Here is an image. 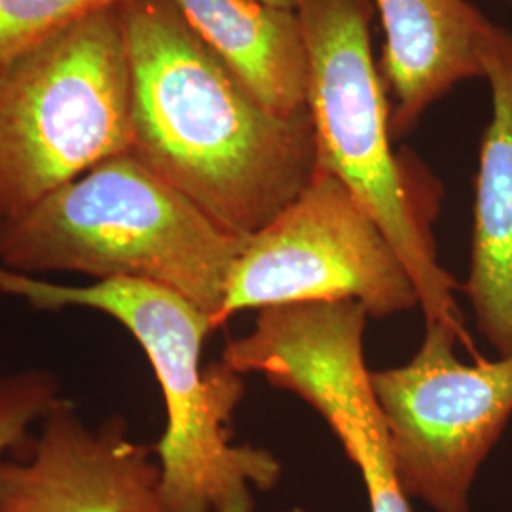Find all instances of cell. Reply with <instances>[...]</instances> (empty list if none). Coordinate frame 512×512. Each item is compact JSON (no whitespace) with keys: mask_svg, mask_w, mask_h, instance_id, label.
<instances>
[{"mask_svg":"<svg viewBox=\"0 0 512 512\" xmlns=\"http://www.w3.org/2000/svg\"><path fill=\"white\" fill-rule=\"evenodd\" d=\"M118 10L128 50L129 152L222 230L255 236L317 171L310 112L266 109L171 0H126Z\"/></svg>","mask_w":512,"mask_h":512,"instance_id":"obj_1","label":"cell"},{"mask_svg":"<svg viewBox=\"0 0 512 512\" xmlns=\"http://www.w3.org/2000/svg\"><path fill=\"white\" fill-rule=\"evenodd\" d=\"M0 294L37 310L88 308L116 319L139 342L164 395V435L154 446L160 497L167 512H253V488L270 490L281 476L266 450L232 444V418L245 393L243 374L222 361L202 366L207 311L165 287L110 279L63 285L0 266Z\"/></svg>","mask_w":512,"mask_h":512,"instance_id":"obj_2","label":"cell"},{"mask_svg":"<svg viewBox=\"0 0 512 512\" xmlns=\"http://www.w3.org/2000/svg\"><path fill=\"white\" fill-rule=\"evenodd\" d=\"M243 245L131 152L0 222L6 270L147 281L181 294L213 321Z\"/></svg>","mask_w":512,"mask_h":512,"instance_id":"obj_3","label":"cell"},{"mask_svg":"<svg viewBox=\"0 0 512 512\" xmlns=\"http://www.w3.org/2000/svg\"><path fill=\"white\" fill-rule=\"evenodd\" d=\"M368 0H302L308 48V112L317 169L336 177L401 256L427 325L458 334L475 351L456 300L458 281L437 260L403 167L391 147V112L372 55Z\"/></svg>","mask_w":512,"mask_h":512,"instance_id":"obj_4","label":"cell"},{"mask_svg":"<svg viewBox=\"0 0 512 512\" xmlns=\"http://www.w3.org/2000/svg\"><path fill=\"white\" fill-rule=\"evenodd\" d=\"M131 148L120 10L0 63V222Z\"/></svg>","mask_w":512,"mask_h":512,"instance_id":"obj_5","label":"cell"},{"mask_svg":"<svg viewBox=\"0 0 512 512\" xmlns=\"http://www.w3.org/2000/svg\"><path fill=\"white\" fill-rule=\"evenodd\" d=\"M353 300L368 317L420 308L406 266L336 177L317 169L306 190L245 239L213 325L243 310Z\"/></svg>","mask_w":512,"mask_h":512,"instance_id":"obj_6","label":"cell"},{"mask_svg":"<svg viewBox=\"0 0 512 512\" xmlns=\"http://www.w3.org/2000/svg\"><path fill=\"white\" fill-rule=\"evenodd\" d=\"M458 334L427 325L410 363L370 370L404 494L469 512V494L512 416V355L461 363Z\"/></svg>","mask_w":512,"mask_h":512,"instance_id":"obj_7","label":"cell"},{"mask_svg":"<svg viewBox=\"0 0 512 512\" xmlns=\"http://www.w3.org/2000/svg\"><path fill=\"white\" fill-rule=\"evenodd\" d=\"M366 317L353 300L268 308L234 342L230 359L241 374H262L327 421L363 476L370 512H412L366 368Z\"/></svg>","mask_w":512,"mask_h":512,"instance_id":"obj_8","label":"cell"},{"mask_svg":"<svg viewBox=\"0 0 512 512\" xmlns=\"http://www.w3.org/2000/svg\"><path fill=\"white\" fill-rule=\"evenodd\" d=\"M14 459H0V512H167L154 446L129 439L112 416L90 427L57 399Z\"/></svg>","mask_w":512,"mask_h":512,"instance_id":"obj_9","label":"cell"},{"mask_svg":"<svg viewBox=\"0 0 512 512\" xmlns=\"http://www.w3.org/2000/svg\"><path fill=\"white\" fill-rule=\"evenodd\" d=\"M482 78L492 116L480 145L475 184L471 268L461 287L478 332L499 353L512 355V31L492 21L480 37Z\"/></svg>","mask_w":512,"mask_h":512,"instance_id":"obj_10","label":"cell"},{"mask_svg":"<svg viewBox=\"0 0 512 512\" xmlns=\"http://www.w3.org/2000/svg\"><path fill=\"white\" fill-rule=\"evenodd\" d=\"M385 33L382 69L395 95L391 131L404 133L456 84L482 76L490 19L469 0H372Z\"/></svg>","mask_w":512,"mask_h":512,"instance_id":"obj_11","label":"cell"},{"mask_svg":"<svg viewBox=\"0 0 512 512\" xmlns=\"http://www.w3.org/2000/svg\"><path fill=\"white\" fill-rule=\"evenodd\" d=\"M192 31L266 109L308 112V48L298 10L264 0H171Z\"/></svg>","mask_w":512,"mask_h":512,"instance_id":"obj_12","label":"cell"},{"mask_svg":"<svg viewBox=\"0 0 512 512\" xmlns=\"http://www.w3.org/2000/svg\"><path fill=\"white\" fill-rule=\"evenodd\" d=\"M126 0H0V63Z\"/></svg>","mask_w":512,"mask_h":512,"instance_id":"obj_13","label":"cell"},{"mask_svg":"<svg viewBox=\"0 0 512 512\" xmlns=\"http://www.w3.org/2000/svg\"><path fill=\"white\" fill-rule=\"evenodd\" d=\"M59 399V380L46 368H23L0 376V459L14 452L31 425Z\"/></svg>","mask_w":512,"mask_h":512,"instance_id":"obj_14","label":"cell"},{"mask_svg":"<svg viewBox=\"0 0 512 512\" xmlns=\"http://www.w3.org/2000/svg\"><path fill=\"white\" fill-rule=\"evenodd\" d=\"M264 2L274 4V6H279V8H287V10H298L302 0H264Z\"/></svg>","mask_w":512,"mask_h":512,"instance_id":"obj_15","label":"cell"},{"mask_svg":"<svg viewBox=\"0 0 512 512\" xmlns=\"http://www.w3.org/2000/svg\"><path fill=\"white\" fill-rule=\"evenodd\" d=\"M509 2H512V0H509Z\"/></svg>","mask_w":512,"mask_h":512,"instance_id":"obj_16","label":"cell"}]
</instances>
